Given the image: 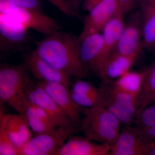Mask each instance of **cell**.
<instances>
[{"label":"cell","instance_id":"obj_1","mask_svg":"<svg viewBox=\"0 0 155 155\" xmlns=\"http://www.w3.org/2000/svg\"><path fill=\"white\" fill-rule=\"evenodd\" d=\"M37 54L70 77H85L87 70L79 54L80 40L71 34L57 31L35 42Z\"/></svg>","mask_w":155,"mask_h":155},{"label":"cell","instance_id":"obj_2","mask_svg":"<svg viewBox=\"0 0 155 155\" xmlns=\"http://www.w3.org/2000/svg\"><path fill=\"white\" fill-rule=\"evenodd\" d=\"M81 130L92 141L112 146L121 131V122L104 107L84 108Z\"/></svg>","mask_w":155,"mask_h":155},{"label":"cell","instance_id":"obj_3","mask_svg":"<svg viewBox=\"0 0 155 155\" xmlns=\"http://www.w3.org/2000/svg\"><path fill=\"white\" fill-rule=\"evenodd\" d=\"M25 65L1 64L0 67V102L7 104L21 114L27 99L25 90L31 81Z\"/></svg>","mask_w":155,"mask_h":155},{"label":"cell","instance_id":"obj_4","mask_svg":"<svg viewBox=\"0 0 155 155\" xmlns=\"http://www.w3.org/2000/svg\"><path fill=\"white\" fill-rule=\"evenodd\" d=\"M0 13L17 20L28 29H33L46 36L60 30L59 22L40 10L21 8L5 0H0Z\"/></svg>","mask_w":155,"mask_h":155},{"label":"cell","instance_id":"obj_5","mask_svg":"<svg viewBox=\"0 0 155 155\" xmlns=\"http://www.w3.org/2000/svg\"><path fill=\"white\" fill-rule=\"evenodd\" d=\"M100 87L104 97L105 107L125 126L133 125L138 111V98L119 90L112 81L104 82Z\"/></svg>","mask_w":155,"mask_h":155},{"label":"cell","instance_id":"obj_6","mask_svg":"<svg viewBox=\"0 0 155 155\" xmlns=\"http://www.w3.org/2000/svg\"><path fill=\"white\" fill-rule=\"evenodd\" d=\"M27 99L31 103L42 109L48 114L57 127H63L73 133L75 124L67 117L38 82L32 81L25 90Z\"/></svg>","mask_w":155,"mask_h":155},{"label":"cell","instance_id":"obj_7","mask_svg":"<svg viewBox=\"0 0 155 155\" xmlns=\"http://www.w3.org/2000/svg\"><path fill=\"white\" fill-rule=\"evenodd\" d=\"M72 133L58 127L51 132L35 134L18 152L19 155H55Z\"/></svg>","mask_w":155,"mask_h":155},{"label":"cell","instance_id":"obj_8","mask_svg":"<svg viewBox=\"0 0 155 155\" xmlns=\"http://www.w3.org/2000/svg\"><path fill=\"white\" fill-rule=\"evenodd\" d=\"M28 28L6 14L0 13V49L10 53L22 50L29 40Z\"/></svg>","mask_w":155,"mask_h":155},{"label":"cell","instance_id":"obj_9","mask_svg":"<svg viewBox=\"0 0 155 155\" xmlns=\"http://www.w3.org/2000/svg\"><path fill=\"white\" fill-rule=\"evenodd\" d=\"M116 0H104L89 11L84 20L79 40L94 34L102 32L103 29L120 8Z\"/></svg>","mask_w":155,"mask_h":155},{"label":"cell","instance_id":"obj_10","mask_svg":"<svg viewBox=\"0 0 155 155\" xmlns=\"http://www.w3.org/2000/svg\"><path fill=\"white\" fill-rule=\"evenodd\" d=\"M140 11L132 14L127 22L114 51L128 56H139L143 48Z\"/></svg>","mask_w":155,"mask_h":155},{"label":"cell","instance_id":"obj_11","mask_svg":"<svg viewBox=\"0 0 155 155\" xmlns=\"http://www.w3.org/2000/svg\"><path fill=\"white\" fill-rule=\"evenodd\" d=\"M25 66L38 81L63 84L70 87V76L42 59L33 51L25 56Z\"/></svg>","mask_w":155,"mask_h":155},{"label":"cell","instance_id":"obj_12","mask_svg":"<svg viewBox=\"0 0 155 155\" xmlns=\"http://www.w3.org/2000/svg\"><path fill=\"white\" fill-rule=\"evenodd\" d=\"M67 117L76 125L80 120L81 107L72 99L69 87L63 84L38 81Z\"/></svg>","mask_w":155,"mask_h":155},{"label":"cell","instance_id":"obj_13","mask_svg":"<svg viewBox=\"0 0 155 155\" xmlns=\"http://www.w3.org/2000/svg\"><path fill=\"white\" fill-rule=\"evenodd\" d=\"M147 143L134 125L125 126L111 147L109 155H146Z\"/></svg>","mask_w":155,"mask_h":155},{"label":"cell","instance_id":"obj_14","mask_svg":"<svg viewBox=\"0 0 155 155\" xmlns=\"http://www.w3.org/2000/svg\"><path fill=\"white\" fill-rule=\"evenodd\" d=\"M0 122H2L9 138L19 152L32 136L25 117L18 113L5 114L1 108Z\"/></svg>","mask_w":155,"mask_h":155},{"label":"cell","instance_id":"obj_15","mask_svg":"<svg viewBox=\"0 0 155 155\" xmlns=\"http://www.w3.org/2000/svg\"><path fill=\"white\" fill-rule=\"evenodd\" d=\"M104 48L102 32L91 35L80 40L79 54L86 70L99 74Z\"/></svg>","mask_w":155,"mask_h":155},{"label":"cell","instance_id":"obj_16","mask_svg":"<svg viewBox=\"0 0 155 155\" xmlns=\"http://www.w3.org/2000/svg\"><path fill=\"white\" fill-rule=\"evenodd\" d=\"M110 150V145L70 135L55 155H109Z\"/></svg>","mask_w":155,"mask_h":155},{"label":"cell","instance_id":"obj_17","mask_svg":"<svg viewBox=\"0 0 155 155\" xmlns=\"http://www.w3.org/2000/svg\"><path fill=\"white\" fill-rule=\"evenodd\" d=\"M70 94L73 101L81 107H105V100L101 87L78 78L71 86Z\"/></svg>","mask_w":155,"mask_h":155},{"label":"cell","instance_id":"obj_18","mask_svg":"<svg viewBox=\"0 0 155 155\" xmlns=\"http://www.w3.org/2000/svg\"><path fill=\"white\" fill-rule=\"evenodd\" d=\"M121 8L104 28L102 33L104 48L102 55L101 69L98 76H101L103 67L107 58L114 51L125 26L124 15Z\"/></svg>","mask_w":155,"mask_h":155},{"label":"cell","instance_id":"obj_19","mask_svg":"<svg viewBox=\"0 0 155 155\" xmlns=\"http://www.w3.org/2000/svg\"><path fill=\"white\" fill-rule=\"evenodd\" d=\"M20 114L25 117L31 131L35 134L51 132L58 128L42 109L31 103L27 98Z\"/></svg>","mask_w":155,"mask_h":155},{"label":"cell","instance_id":"obj_20","mask_svg":"<svg viewBox=\"0 0 155 155\" xmlns=\"http://www.w3.org/2000/svg\"><path fill=\"white\" fill-rule=\"evenodd\" d=\"M138 56H128L113 52L106 61L101 79L103 82H109L118 79L130 70Z\"/></svg>","mask_w":155,"mask_h":155},{"label":"cell","instance_id":"obj_21","mask_svg":"<svg viewBox=\"0 0 155 155\" xmlns=\"http://www.w3.org/2000/svg\"><path fill=\"white\" fill-rule=\"evenodd\" d=\"M138 3L143 47L153 50L155 48V7L145 0H139Z\"/></svg>","mask_w":155,"mask_h":155},{"label":"cell","instance_id":"obj_22","mask_svg":"<svg viewBox=\"0 0 155 155\" xmlns=\"http://www.w3.org/2000/svg\"><path fill=\"white\" fill-rule=\"evenodd\" d=\"M134 124L145 143L155 142V105H151L137 112Z\"/></svg>","mask_w":155,"mask_h":155},{"label":"cell","instance_id":"obj_23","mask_svg":"<svg viewBox=\"0 0 155 155\" xmlns=\"http://www.w3.org/2000/svg\"><path fill=\"white\" fill-rule=\"evenodd\" d=\"M146 69L141 71H128L113 82L115 87L121 91L138 98L141 91Z\"/></svg>","mask_w":155,"mask_h":155},{"label":"cell","instance_id":"obj_24","mask_svg":"<svg viewBox=\"0 0 155 155\" xmlns=\"http://www.w3.org/2000/svg\"><path fill=\"white\" fill-rule=\"evenodd\" d=\"M155 102V62L146 69L142 87L138 98V111Z\"/></svg>","mask_w":155,"mask_h":155},{"label":"cell","instance_id":"obj_25","mask_svg":"<svg viewBox=\"0 0 155 155\" xmlns=\"http://www.w3.org/2000/svg\"><path fill=\"white\" fill-rule=\"evenodd\" d=\"M0 155H18V150L6 132L2 122H0Z\"/></svg>","mask_w":155,"mask_h":155},{"label":"cell","instance_id":"obj_26","mask_svg":"<svg viewBox=\"0 0 155 155\" xmlns=\"http://www.w3.org/2000/svg\"><path fill=\"white\" fill-rule=\"evenodd\" d=\"M63 14L69 16H76L69 0H47Z\"/></svg>","mask_w":155,"mask_h":155},{"label":"cell","instance_id":"obj_27","mask_svg":"<svg viewBox=\"0 0 155 155\" xmlns=\"http://www.w3.org/2000/svg\"><path fill=\"white\" fill-rule=\"evenodd\" d=\"M14 5L21 8L41 11L39 0H5Z\"/></svg>","mask_w":155,"mask_h":155},{"label":"cell","instance_id":"obj_28","mask_svg":"<svg viewBox=\"0 0 155 155\" xmlns=\"http://www.w3.org/2000/svg\"><path fill=\"white\" fill-rule=\"evenodd\" d=\"M119 6L124 13H126L132 10L139 0H116Z\"/></svg>","mask_w":155,"mask_h":155},{"label":"cell","instance_id":"obj_29","mask_svg":"<svg viewBox=\"0 0 155 155\" xmlns=\"http://www.w3.org/2000/svg\"><path fill=\"white\" fill-rule=\"evenodd\" d=\"M104 0H84L81 8L84 11L89 12L95 6L98 5Z\"/></svg>","mask_w":155,"mask_h":155},{"label":"cell","instance_id":"obj_30","mask_svg":"<svg viewBox=\"0 0 155 155\" xmlns=\"http://www.w3.org/2000/svg\"><path fill=\"white\" fill-rule=\"evenodd\" d=\"M83 1L84 0H69L75 15L78 14Z\"/></svg>","mask_w":155,"mask_h":155},{"label":"cell","instance_id":"obj_31","mask_svg":"<svg viewBox=\"0 0 155 155\" xmlns=\"http://www.w3.org/2000/svg\"><path fill=\"white\" fill-rule=\"evenodd\" d=\"M146 155H155V141L147 143Z\"/></svg>","mask_w":155,"mask_h":155},{"label":"cell","instance_id":"obj_32","mask_svg":"<svg viewBox=\"0 0 155 155\" xmlns=\"http://www.w3.org/2000/svg\"><path fill=\"white\" fill-rule=\"evenodd\" d=\"M145 1L155 7V0H145Z\"/></svg>","mask_w":155,"mask_h":155},{"label":"cell","instance_id":"obj_33","mask_svg":"<svg viewBox=\"0 0 155 155\" xmlns=\"http://www.w3.org/2000/svg\"><path fill=\"white\" fill-rule=\"evenodd\" d=\"M153 50L154 53L155 54V48H154L153 49Z\"/></svg>","mask_w":155,"mask_h":155}]
</instances>
